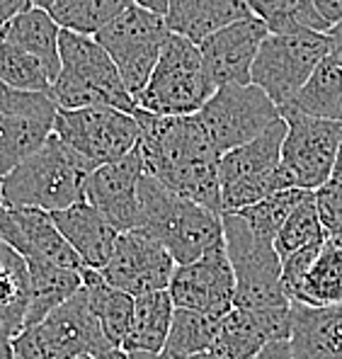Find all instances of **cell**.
Returning a JSON list of instances; mask_svg holds the SVG:
<instances>
[{"label":"cell","mask_w":342,"mask_h":359,"mask_svg":"<svg viewBox=\"0 0 342 359\" xmlns=\"http://www.w3.org/2000/svg\"><path fill=\"white\" fill-rule=\"evenodd\" d=\"M187 359H224V357L217 355V352H212V350H207V352H199V355H192Z\"/></svg>","instance_id":"47"},{"label":"cell","mask_w":342,"mask_h":359,"mask_svg":"<svg viewBox=\"0 0 342 359\" xmlns=\"http://www.w3.org/2000/svg\"><path fill=\"white\" fill-rule=\"evenodd\" d=\"M167 34L170 29L163 15L139 5H129L93 36L114 61L124 88L134 97L149 81Z\"/></svg>","instance_id":"11"},{"label":"cell","mask_w":342,"mask_h":359,"mask_svg":"<svg viewBox=\"0 0 342 359\" xmlns=\"http://www.w3.org/2000/svg\"><path fill=\"white\" fill-rule=\"evenodd\" d=\"M25 262L29 269V306L25 325H32L71 299L83 287V277L76 269L54 265L44 257H29Z\"/></svg>","instance_id":"26"},{"label":"cell","mask_w":342,"mask_h":359,"mask_svg":"<svg viewBox=\"0 0 342 359\" xmlns=\"http://www.w3.org/2000/svg\"><path fill=\"white\" fill-rule=\"evenodd\" d=\"M219 323L221 318H217V316L199 313V311L189 309H175L163 355L170 359H187L192 355H199V352L212 350L219 332Z\"/></svg>","instance_id":"31"},{"label":"cell","mask_w":342,"mask_h":359,"mask_svg":"<svg viewBox=\"0 0 342 359\" xmlns=\"http://www.w3.org/2000/svg\"><path fill=\"white\" fill-rule=\"evenodd\" d=\"M172 269H175V260L160 243L139 231H124L119 233L109 262L97 272L109 287L131 297H141V294L167 289Z\"/></svg>","instance_id":"15"},{"label":"cell","mask_w":342,"mask_h":359,"mask_svg":"<svg viewBox=\"0 0 342 359\" xmlns=\"http://www.w3.org/2000/svg\"><path fill=\"white\" fill-rule=\"evenodd\" d=\"M224 245L235 277L233 306L270 309L287 306L282 289V257L267 236L252 231L238 214H224Z\"/></svg>","instance_id":"7"},{"label":"cell","mask_w":342,"mask_h":359,"mask_svg":"<svg viewBox=\"0 0 342 359\" xmlns=\"http://www.w3.org/2000/svg\"><path fill=\"white\" fill-rule=\"evenodd\" d=\"M76 359H93V357H76Z\"/></svg>","instance_id":"50"},{"label":"cell","mask_w":342,"mask_h":359,"mask_svg":"<svg viewBox=\"0 0 342 359\" xmlns=\"http://www.w3.org/2000/svg\"><path fill=\"white\" fill-rule=\"evenodd\" d=\"M340 124H342V109H340Z\"/></svg>","instance_id":"51"},{"label":"cell","mask_w":342,"mask_h":359,"mask_svg":"<svg viewBox=\"0 0 342 359\" xmlns=\"http://www.w3.org/2000/svg\"><path fill=\"white\" fill-rule=\"evenodd\" d=\"M313 204L325 236H342V182L330 177L313 189Z\"/></svg>","instance_id":"38"},{"label":"cell","mask_w":342,"mask_h":359,"mask_svg":"<svg viewBox=\"0 0 342 359\" xmlns=\"http://www.w3.org/2000/svg\"><path fill=\"white\" fill-rule=\"evenodd\" d=\"M51 131H54L51 121L0 112V177L18 168L36 149H41Z\"/></svg>","instance_id":"30"},{"label":"cell","mask_w":342,"mask_h":359,"mask_svg":"<svg viewBox=\"0 0 342 359\" xmlns=\"http://www.w3.org/2000/svg\"><path fill=\"white\" fill-rule=\"evenodd\" d=\"M172 313H175V306L167 289L134 297V313L119 350H124L126 355H134V352L160 355L167 340Z\"/></svg>","instance_id":"25"},{"label":"cell","mask_w":342,"mask_h":359,"mask_svg":"<svg viewBox=\"0 0 342 359\" xmlns=\"http://www.w3.org/2000/svg\"><path fill=\"white\" fill-rule=\"evenodd\" d=\"M0 238L13 250H18L25 260L44 257L54 265L76 269V272L86 269L76 250L56 229L49 211L34 207H8L0 202Z\"/></svg>","instance_id":"18"},{"label":"cell","mask_w":342,"mask_h":359,"mask_svg":"<svg viewBox=\"0 0 342 359\" xmlns=\"http://www.w3.org/2000/svg\"><path fill=\"white\" fill-rule=\"evenodd\" d=\"M250 15L260 20L270 34L289 32H328L330 25L313 8V0H245Z\"/></svg>","instance_id":"32"},{"label":"cell","mask_w":342,"mask_h":359,"mask_svg":"<svg viewBox=\"0 0 342 359\" xmlns=\"http://www.w3.org/2000/svg\"><path fill=\"white\" fill-rule=\"evenodd\" d=\"M333 180H340L342 182V136H340L338 156H335V165H333Z\"/></svg>","instance_id":"45"},{"label":"cell","mask_w":342,"mask_h":359,"mask_svg":"<svg viewBox=\"0 0 342 359\" xmlns=\"http://www.w3.org/2000/svg\"><path fill=\"white\" fill-rule=\"evenodd\" d=\"M95 168L68 149L51 131L41 149L0 177V202L8 207L59 211L86 199V184Z\"/></svg>","instance_id":"3"},{"label":"cell","mask_w":342,"mask_h":359,"mask_svg":"<svg viewBox=\"0 0 342 359\" xmlns=\"http://www.w3.org/2000/svg\"><path fill=\"white\" fill-rule=\"evenodd\" d=\"M107 359H131V357H129V355H126V352H124V350H114V352H112V355H109Z\"/></svg>","instance_id":"49"},{"label":"cell","mask_w":342,"mask_h":359,"mask_svg":"<svg viewBox=\"0 0 342 359\" xmlns=\"http://www.w3.org/2000/svg\"><path fill=\"white\" fill-rule=\"evenodd\" d=\"M292 335V304L270 309H240L233 306L221 318L212 352L224 359H252L272 342Z\"/></svg>","instance_id":"17"},{"label":"cell","mask_w":342,"mask_h":359,"mask_svg":"<svg viewBox=\"0 0 342 359\" xmlns=\"http://www.w3.org/2000/svg\"><path fill=\"white\" fill-rule=\"evenodd\" d=\"M51 219L83 265L90 269H102L107 265L117 245L119 231L90 202L83 199L66 209L51 211Z\"/></svg>","instance_id":"20"},{"label":"cell","mask_w":342,"mask_h":359,"mask_svg":"<svg viewBox=\"0 0 342 359\" xmlns=\"http://www.w3.org/2000/svg\"><path fill=\"white\" fill-rule=\"evenodd\" d=\"M313 8L330 27L342 22V0H313Z\"/></svg>","instance_id":"39"},{"label":"cell","mask_w":342,"mask_h":359,"mask_svg":"<svg viewBox=\"0 0 342 359\" xmlns=\"http://www.w3.org/2000/svg\"><path fill=\"white\" fill-rule=\"evenodd\" d=\"M27 5H32L29 0H0V27H3L8 20H13L18 13H22Z\"/></svg>","instance_id":"42"},{"label":"cell","mask_w":342,"mask_h":359,"mask_svg":"<svg viewBox=\"0 0 342 359\" xmlns=\"http://www.w3.org/2000/svg\"><path fill=\"white\" fill-rule=\"evenodd\" d=\"M209 141L221 153L257 139L280 119L277 104L257 86H221L197 112Z\"/></svg>","instance_id":"13"},{"label":"cell","mask_w":342,"mask_h":359,"mask_svg":"<svg viewBox=\"0 0 342 359\" xmlns=\"http://www.w3.org/2000/svg\"><path fill=\"white\" fill-rule=\"evenodd\" d=\"M139 121V153L144 172L165 184L177 197L202 207L221 211L219 192V153L209 141L197 114L189 117H160L136 107Z\"/></svg>","instance_id":"1"},{"label":"cell","mask_w":342,"mask_h":359,"mask_svg":"<svg viewBox=\"0 0 342 359\" xmlns=\"http://www.w3.org/2000/svg\"><path fill=\"white\" fill-rule=\"evenodd\" d=\"M325 56V32L303 29L289 34H267L252 63L250 83L260 88L277 104V109H284Z\"/></svg>","instance_id":"9"},{"label":"cell","mask_w":342,"mask_h":359,"mask_svg":"<svg viewBox=\"0 0 342 359\" xmlns=\"http://www.w3.org/2000/svg\"><path fill=\"white\" fill-rule=\"evenodd\" d=\"M328 236H325L323 226H320L318 211H315L313 204V192H308L301 202L294 207L292 214L287 216V221L280 226V231L275 233V250L277 255L289 257L292 252L301 250V248L308 245H318L323 243Z\"/></svg>","instance_id":"35"},{"label":"cell","mask_w":342,"mask_h":359,"mask_svg":"<svg viewBox=\"0 0 342 359\" xmlns=\"http://www.w3.org/2000/svg\"><path fill=\"white\" fill-rule=\"evenodd\" d=\"M0 81L22 93H49L51 78L29 51L0 34Z\"/></svg>","instance_id":"34"},{"label":"cell","mask_w":342,"mask_h":359,"mask_svg":"<svg viewBox=\"0 0 342 359\" xmlns=\"http://www.w3.org/2000/svg\"><path fill=\"white\" fill-rule=\"evenodd\" d=\"M131 231L160 243L175 265H187L224 243L221 214L177 197L146 172L139 182V209Z\"/></svg>","instance_id":"2"},{"label":"cell","mask_w":342,"mask_h":359,"mask_svg":"<svg viewBox=\"0 0 342 359\" xmlns=\"http://www.w3.org/2000/svg\"><path fill=\"white\" fill-rule=\"evenodd\" d=\"M287 107L296 109V112H301V114H308V117L340 121L342 68L330 59V56H325V59L315 66V71L308 76V81L303 83V88L294 95V100Z\"/></svg>","instance_id":"29"},{"label":"cell","mask_w":342,"mask_h":359,"mask_svg":"<svg viewBox=\"0 0 342 359\" xmlns=\"http://www.w3.org/2000/svg\"><path fill=\"white\" fill-rule=\"evenodd\" d=\"M165 25L172 34L199 44L226 25L252 18L245 0H167Z\"/></svg>","instance_id":"23"},{"label":"cell","mask_w":342,"mask_h":359,"mask_svg":"<svg viewBox=\"0 0 342 359\" xmlns=\"http://www.w3.org/2000/svg\"><path fill=\"white\" fill-rule=\"evenodd\" d=\"M32 5H36V8H44V10H49L51 8V3H54V0H29Z\"/></svg>","instance_id":"48"},{"label":"cell","mask_w":342,"mask_h":359,"mask_svg":"<svg viewBox=\"0 0 342 359\" xmlns=\"http://www.w3.org/2000/svg\"><path fill=\"white\" fill-rule=\"evenodd\" d=\"M217 86L204 68L199 46L180 34H167L146 86L134 95L139 109L160 117L197 114Z\"/></svg>","instance_id":"5"},{"label":"cell","mask_w":342,"mask_h":359,"mask_svg":"<svg viewBox=\"0 0 342 359\" xmlns=\"http://www.w3.org/2000/svg\"><path fill=\"white\" fill-rule=\"evenodd\" d=\"M0 359H15V355H13V337L5 335L3 330H0Z\"/></svg>","instance_id":"44"},{"label":"cell","mask_w":342,"mask_h":359,"mask_svg":"<svg viewBox=\"0 0 342 359\" xmlns=\"http://www.w3.org/2000/svg\"><path fill=\"white\" fill-rule=\"evenodd\" d=\"M289 304L328 309L342 306V236H328L315 250L311 265L287 292Z\"/></svg>","instance_id":"22"},{"label":"cell","mask_w":342,"mask_h":359,"mask_svg":"<svg viewBox=\"0 0 342 359\" xmlns=\"http://www.w3.org/2000/svg\"><path fill=\"white\" fill-rule=\"evenodd\" d=\"M325 34H328V56L342 68V22L333 25Z\"/></svg>","instance_id":"40"},{"label":"cell","mask_w":342,"mask_h":359,"mask_svg":"<svg viewBox=\"0 0 342 359\" xmlns=\"http://www.w3.org/2000/svg\"><path fill=\"white\" fill-rule=\"evenodd\" d=\"M306 194L308 189H280V192H272L270 197L260 199V202L250 204V207L233 211V214H238L252 231L275 241V233L280 231V226L287 221V216L292 214L294 207Z\"/></svg>","instance_id":"36"},{"label":"cell","mask_w":342,"mask_h":359,"mask_svg":"<svg viewBox=\"0 0 342 359\" xmlns=\"http://www.w3.org/2000/svg\"><path fill=\"white\" fill-rule=\"evenodd\" d=\"M0 34L8 36L13 44L22 46L25 51H29L41 66L46 68L51 83L56 81L61 71V59H59V34L61 27L56 25V20L51 18L49 10L36 8V5H27L22 13H18L13 20L0 27Z\"/></svg>","instance_id":"24"},{"label":"cell","mask_w":342,"mask_h":359,"mask_svg":"<svg viewBox=\"0 0 342 359\" xmlns=\"http://www.w3.org/2000/svg\"><path fill=\"white\" fill-rule=\"evenodd\" d=\"M131 359H170V357H165L160 352V355H149V352H134V355H129Z\"/></svg>","instance_id":"46"},{"label":"cell","mask_w":342,"mask_h":359,"mask_svg":"<svg viewBox=\"0 0 342 359\" xmlns=\"http://www.w3.org/2000/svg\"><path fill=\"white\" fill-rule=\"evenodd\" d=\"M29 306V269L25 257L0 238V330L15 337Z\"/></svg>","instance_id":"27"},{"label":"cell","mask_w":342,"mask_h":359,"mask_svg":"<svg viewBox=\"0 0 342 359\" xmlns=\"http://www.w3.org/2000/svg\"><path fill=\"white\" fill-rule=\"evenodd\" d=\"M61 71L49 88V97L59 109L117 107L134 112L136 102L124 88L114 61L90 34L61 29L59 34Z\"/></svg>","instance_id":"4"},{"label":"cell","mask_w":342,"mask_h":359,"mask_svg":"<svg viewBox=\"0 0 342 359\" xmlns=\"http://www.w3.org/2000/svg\"><path fill=\"white\" fill-rule=\"evenodd\" d=\"M167 294L175 309H189L224 318L233 309L235 297L233 267L228 262L224 243L187 265H175Z\"/></svg>","instance_id":"14"},{"label":"cell","mask_w":342,"mask_h":359,"mask_svg":"<svg viewBox=\"0 0 342 359\" xmlns=\"http://www.w3.org/2000/svg\"><path fill=\"white\" fill-rule=\"evenodd\" d=\"M289 347L294 359H342V306L292 304Z\"/></svg>","instance_id":"21"},{"label":"cell","mask_w":342,"mask_h":359,"mask_svg":"<svg viewBox=\"0 0 342 359\" xmlns=\"http://www.w3.org/2000/svg\"><path fill=\"white\" fill-rule=\"evenodd\" d=\"M267 34L260 20L245 18L199 41V54L214 86H248L252 63Z\"/></svg>","instance_id":"16"},{"label":"cell","mask_w":342,"mask_h":359,"mask_svg":"<svg viewBox=\"0 0 342 359\" xmlns=\"http://www.w3.org/2000/svg\"><path fill=\"white\" fill-rule=\"evenodd\" d=\"M56 102L49 97V93H22L13 90L0 81V112L20 114V117H34L54 124L56 117Z\"/></svg>","instance_id":"37"},{"label":"cell","mask_w":342,"mask_h":359,"mask_svg":"<svg viewBox=\"0 0 342 359\" xmlns=\"http://www.w3.org/2000/svg\"><path fill=\"white\" fill-rule=\"evenodd\" d=\"M131 3L139 5V8L151 10V13H158V15H165V10H167V0H131Z\"/></svg>","instance_id":"43"},{"label":"cell","mask_w":342,"mask_h":359,"mask_svg":"<svg viewBox=\"0 0 342 359\" xmlns=\"http://www.w3.org/2000/svg\"><path fill=\"white\" fill-rule=\"evenodd\" d=\"M287 124L282 141V189H318L333 177L342 124L333 119H318L296 109H280Z\"/></svg>","instance_id":"10"},{"label":"cell","mask_w":342,"mask_h":359,"mask_svg":"<svg viewBox=\"0 0 342 359\" xmlns=\"http://www.w3.org/2000/svg\"><path fill=\"white\" fill-rule=\"evenodd\" d=\"M114 350L117 347L104 337L83 287L13 337L15 359H107Z\"/></svg>","instance_id":"6"},{"label":"cell","mask_w":342,"mask_h":359,"mask_svg":"<svg viewBox=\"0 0 342 359\" xmlns=\"http://www.w3.org/2000/svg\"><path fill=\"white\" fill-rule=\"evenodd\" d=\"M81 277H83V289L88 294V304H90L100 328H102L104 337L119 350L126 330H129L131 313H134V297L109 287L100 277L97 269L86 267L81 272Z\"/></svg>","instance_id":"28"},{"label":"cell","mask_w":342,"mask_h":359,"mask_svg":"<svg viewBox=\"0 0 342 359\" xmlns=\"http://www.w3.org/2000/svg\"><path fill=\"white\" fill-rule=\"evenodd\" d=\"M284 134H287V124L280 117L257 139L221 153L219 192L224 214H233V211L270 197L272 192H280Z\"/></svg>","instance_id":"8"},{"label":"cell","mask_w":342,"mask_h":359,"mask_svg":"<svg viewBox=\"0 0 342 359\" xmlns=\"http://www.w3.org/2000/svg\"><path fill=\"white\" fill-rule=\"evenodd\" d=\"M54 134L93 168L129 156L139 144V121L117 107L56 109Z\"/></svg>","instance_id":"12"},{"label":"cell","mask_w":342,"mask_h":359,"mask_svg":"<svg viewBox=\"0 0 342 359\" xmlns=\"http://www.w3.org/2000/svg\"><path fill=\"white\" fill-rule=\"evenodd\" d=\"M131 0H54L49 8L51 18L61 29H71L78 34H95L124 13Z\"/></svg>","instance_id":"33"},{"label":"cell","mask_w":342,"mask_h":359,"mask_svg":"<svg viewBox=\"0 0 342 359\" xmlns=\"http://www.w3.org/2000/svg\"><path fill=\"white\" fill-rule=\"evenodd\" d=\"M252 359H294L292 357V347H289V340L282 342H272L265 350H260Z\"/></svg>","instance_id":"41"},{"label":"cell","mask_w":342,"mask_h":359,"mask_svg":"<svg viewBox=\"0 0 342 359\" xmlns=\"http://www.w3.org/2000/svg\"><path fill=\"white\" fill-rule=\"evenodd\" d=\"M141 177L144 163L134 149L119 161L95 168L86 184V202H90L119 233L131 231L136 226Z\"/></svg>","instance_id":"19"}]
</instances>
